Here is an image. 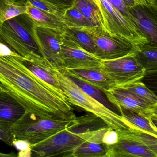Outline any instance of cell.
<instances>
[{
    "instance_id": "obj_1",
    "label": "cell",
    "mask_w": 157,
    "mask_h": 157,
    "mask_svg": "<svg viewBox=\"0 0 157 157\" xmlns=\"http://www.w3.org/2000/svg\"><path fill=\"white\" fill-rule=\"evenodd\" d=\"M19 54L0 39V87L26 111L44 118H76L67 97L38 78L18 59Z\"/></svg>"
},
{
    "instance_id": "obj_2",
    "label": "cell",
    "mask_w": 157,
    "mask_h": 157,
    "mask_svg": "<svg viewBox=\"0 0 157 157\" xmlns=\"http://www.w3.org/2000/svg\"><path fill=\"white\" fill-rule=\"evenodd\" d=\"M34 22L26 14L4 21L0 39L26 60L34 62L44 61L33 35Z\"/></svg>"
},
{
    "instance_id": "obj_3",
    "label": "cell",
    "mask_w": 157,
    "mask_h": 157,
    "mask_svg": "<svg viewBox=\"0 0 157 157\" xmlns=\"http://www.w3.org/2000/svg\"><path fill=\"white\" fill-rule=\"evenodd\" d=\"M61 88L71 105L83 109L101 118L113 130H128L135 129L120 114L111 110L90 96L83 92L61 70H56Z\"/></svg>"
},
{
    "instance_id": "obj_4",
    "label": "cell",
    "mask_w": 157,
    "mask_h": 157,
    "mask_svg": "<svg viewBox=\"0 0 157 157\" xmlns=\"http://www.w3.org/2000/svg\"><path fill=\"white\" fill-rule=\"evenodd\" d=\"M73 120L44 118L26 111L22 118L13 125L15 138L26 140L32 146L34 145L67 129Z\"/></svg>"
},
{
    "instance_id": "obj_5",
    "label": "cell",
    "mask_w": 157,
    "mask_h": 157,
    "mask_svg": "<svg viewBox=\"0 0 157 157\" xmlns=\"http://www.w3.org/2000/svg\"><path fill=\"white\" fill-rule=\"evenodd\" d=\"M79 28L90 36L96 47L95 55L101 61L131 55L135 53L138 48L125 38L110 33L98 26Z\"/></svg>"
},
{
    "instance_id": "obj_6",
    "label": "cell",
    "mask_w": 157,
    "mask_h": 157,
    "mask_svg": "<svg viewBox=\"0 0 157 157\" xmlns=\"http://www.w3.org/2000/svg\"><path fill=\"white\" fill-rule=\"evenodd\" d=\"M95 1L101 13L106 31L125 38L136 47L148 43L131 19L124 15L108 0Z\"/></svg>"
},
{
    "instance_id": "obj_7",
    "label": "cell",
    "mask_w": 157,
    "mask_h": 157,
    "mask_svg": "<svg viewBox=\"0 0 157 157\" xmlns=\"http://www.w3.org/2000/svg\"><path fill=\"white\" fill-rule=\"evenodd\" d=\"M135 53L119 59L102 61L101 72L111 82L112 88L123 87L144 77L146 70L137 61Z\"/></svg>"
},
{
    "instance_id": "obj_8",
    "label": "cell",
    "mask_w": 157,
    "mask_h": 157,
    "mask_svg": "<svg viewBox=\"0 0 157 157\" xmlns=\"http://www.w3.org/2000/svg\"><path fill=\"white\" fill-rule=\"evenodd\" d=\"M85 141L75 134L63 130L32 147V157H72Z\"/></svg>"
},
{
    "instance_id": "obj_9",
    "label": "cell",
    "mask_w": 157,
    "mask_h": 157,
    "mask_svg": "<svg viewBox=\"0 0 157 157\" xmlns=\"http://www.w3.org/2000/svg\"><path fill=\"white\" fill-rule=\"evenodd\" d=\"M61 56L64 69H90L101 71L102 61L82 49L63 33Z\"/></svg>"
},
{
    "instance_id": "obj_10",
    "label": "cell",
    "mask_w": 157,
    "mask_h": 157,
    "mask_svg": "<svg viewBox=\"0 0 157 157\" xmlns=\"http://www.w3.org/2000/svg\"><path fill=\"white\" fill-rule=\"evenodd\" d=\"M33 35L42 57L56 70L64 69L61 56L63 32L40 26L34 23Z\"/></svg>"
},
{
    "instance_id": "obj_11",
    "label": "cell",
    "mask_w": 157,
    "mask_h": 157,
    "mask_svg": "<svg viewBox=\"0 0 157 157\" xmlns=\"http://www.w3.org/2000/svg\"><path fill=\"white\" fill-rule=\"evenodd\" d=\"M130 18L148 44L157 48V7L136 5L129 8Z\"/></svg>"
},
{
    "instance_id": "obj_12",
    "label": "cell",
    "mask_w": 157,
    "mask_h": 157,
    "mask_svg": "<svg viewBox=\"0 0 157 157\" xmlns=\"http://www.w3.org/2000/svg\"><path fill=\"white\" fill-rule=\"evenodd\" d=\"M117 132L119 135L118 142L113 145H106V157H157L144 145Z\"/></svg>"
},
{
    "instance_id": "obj_13",
    "label": "cell",
    "mask_w": 157,
    "mask_h": 157,
    "mask_svg": "<svg viewBox=\"0 0 157 157\" xmlns=\"http://www.w3.org/2000/svg\"><path fill=\"white\" fill-rule=\"evenodd\" d=\"M104 93L110 102L118 109L120 107H122L145 116L146 111L150 106L134 93L125 88H116Z\"/></svg>"
},
{
    "instance_id": "obj_14",
    "label": "cell",
    "mask_w": 157,
    "mask_h": 157,
    "mask_svg": "<svg viewBox=\"0 0 157 157\" xmlns=\"http://www.w3.org/2000/svg\"><path fill=\"white\" fill-rule=\"evenodd\" d=\"M26 112L25 109L5 91H0V122L13 125Z\"/></svg>"
},
{
    "instance_id": "obj_15",
    "label": "cell",
    "mask_w": 157,
    "mask_h": 157,
    "mask_svg": "<svg viewBox=\"0 0 157 157\" xmlns=\"http://www.w3.org/2000/svg\"><path fill=\"white\" fill-rule=\"evenodd\" d=\"M60 70L66 75L78 78L87 84L98 88L103 92L112 88L113 85L111 82L101 71L80 69Z\"/></svg>"
},
{
    "instance_id": "obj_16",
    "label": "cell",
    "mask_w": 157,
    "mask_h": 157,
    "mask_svg": "<svg viewBox=\"0 0 157 157\" xmlns=\"http://www.w3.org/2000/svg\"><path fill=\"white\" fill-rule=\"evenodd\" d=\"M26 14L37 26L64 32L67 27L62 18L44 12L27 2Z\"/></svg>"
},
{
    "instance_id": "obj_17",
    "label": "cell",
    "mask_w": 157,
    "mask_h": 157,
    "mask_svg": "<svg viewBox=\"0 0 157 157\" xmlns=\"http://www.w3.org/2000/svg\"><path fill=\"white\" fill-rule=\"evenodd\" d=\"M107 127H109L108 124L101 118L89 113L75 118L66 130L72 133L78 135Z\"/></svg>"
},
{
    "instance_id": "obj_18",
    "label": "cell",
    "mask_w": 157,
    "mask_h": 157,
    "mask_svg": "<svg viewBox=\"0 0 157 157\" xmlns=\"http://www.w3.org/2000/svg\"><path fill=\"white\" fill-rule=\"evenodd\" d=\"M118 110L120 114L133 126L135 129L141 130L157 138V128L151 118L122 107H120Z\"/></svg>"
},
{
    "instance_id": "obj_19",
    "label": "cell",
    "mask_w": 157,
    "mask_h": 157,
    "mask_svg": "<svg viewBox=\"0 0 157 157\" xmlns=\"http://www.w3.org/2000/svg\"><path fill=\"white\" fill-rule=\"evenodd\" d=\"M74 6L94 26L106 30L101 13L95 0H75Z\"/></svg>"
},
{
    "instance_id": "obj_20",
    "label": "cell",
    "mask_w": 157,
    "mask_h": 157,
    "mask_svg": "<svg viewBox=\"0 0 157 157\" xmlns=\"http://www.w3.org/2000/svg\"><path fill=\"white\" fill-rule=\"evenodd\" d=\"M137 61L146 71L157 70V48L146 43L139 46L135 53Z\"/></svg>"
},
{
    "instance_id": "obj_21",
    "label": "cell",
    "mask_w": 157,
    "mask_h": 157,
    "mask_svg": "<svg viewBox=\"0 0 157 157\" xmlns=\"http://www.w3.org/2000/svg\"><path fill=\"white\" fill-rule=\"evenodd\" d=\"M68 77L86 94L98 100L111 110L117 113H118V112H119L118 109L110 102L102 90L76 77Z\"/></svg>"
},
{
    "instance_id": "obj_22",
    "label": "cell",
    "mask_w": 157,
    "mask_h": 157,
    "mask_svg": "<svg viewBox=\"0 0 157 157\" xmlns=\"http://www.w3.org/2000/svg\"><path fill=\"white\" fill-rule=\"evenodd\" d=\"M63 33L75 41L82 49L95 55V43L90 36L86 31L78 28L67 27Z\"/></svg>"
},
{
    "instance_id": "obj_23",
    "label": "cell",
    "mask_w": 157,
    "mask_h": 157,
    "mask_svg": "<svg viewBox=\"0 0 157 157\" xmlns=\"http://www.w3.org/2000/svg\"><path fill=\"white\" fill-rule=\"evenodd\" d=\"M124 136L141 143L154 152L157 157V138L143 131L136 129L116 131Z\"/></svg>"
},
{
    "instance_id": "obj_24",
    "label": "cell",
    "mask_w": 157,
    "mask_h": 157,
    "mask_svg": "<svg viewBox=\"0 0 157 157\" xmlns=\"http://www.w3.org/2000/svg\"><path fill=\"white\" fill-rule=\"evenodd\" d=\"M107 154L106 145L85 141L75 149L72 157H106Z\"/></svg>"
},
{
    "instance_id": "obj_25",
    "label": "cell",
    "mask_w": 157,
    "mask_h": 157,
    "mask_svg": "<svg viewBox=\"0 0 157 157\" xmlns=\"http://www.w3.org/2000/svg\"><path fill=\"white\" fill-rule=\"evenodd\" d=\"M121 88L134 93L149 106L157 105V96L141 80Z\"/></svg>"
},
{
    "instance_id": "obj_26",
    "label": "cell",
    "mask_w": 157,
    "mask_h": 157,
    "mask_svg": "<svg viewBox=\"0 0 157 157\" xmlns=\"http://www.w3.org/2000/svg\"><path fill=\"white\" fill-rule=\"evenodd\" d=\"M62 18L67 27H69L79 28L95 26L74 6L66 9L64 11Z\"/></svg>"
},
{
    "instance_id": "obj_27",
    "label": "cell",
    "mask_w": 157,
    "mask_h": 157,
    "mask_svg": "<svg viewBox=\"0 0 157 157\" xmlns=\"http://www.w3.org/2000/svg\"><path fill=\"white\" fill-rule=\"evenodd\" d=\"M35 7L44 12L62 18L64 14V10L60 8L57 6L52 4L48 0H26Z\"/></svg>"
},
{
    "instance_id": "obj_28",
    "label": "cell",
    "mask_w": 157,
    "mask_h": 157,
    "mask_svg": "<svg viewBox=\"0 0 157 157\" xmlns=\"http://www.w3.org/2000/svg\"><path fill=\"white\" fill-rule=\"evenodd\" d=\"M109 129V127H107L89 132L80 134L77 135L86 142L103 144V137Z\"/></svg>"
},
{
    "instance_id": "obj_29",
    "label": "cell",
    "mask_w": 157,
    "mask_h": 157,
    "mask_svg": "<svg viewBox=\"0 0 157 157\" xmlns=\"http://www.w3.org/2000/svg\"><path fill=\"white\" fill-rule=\"evenodd\" d=\"M15 139L13 125L0 122V141L12 146Z\"/></svg>"
},
{
    "instance_id": "obj_30",
    "label": "cell",
    "mask_w": 157,
    "mask_h": 157,
    "mask_svg": "<svg viewBox=\"0 0 157 157\" xmlns=\"http://www.w3.org/2000/svg\"><path fill=\"white\" fill-rule=\"evenodd\" d=\"M13 146L19 151L17 156L32 157V145L26 140L15 139Z\"/></svg>"
},
{
    "instance_id": "obj_31",
    "label": "cell",
    "mask_w": 157,
    "mask_h": 157,
    "mask_svg": "<svg viewBox=\"0 0 157 157\" xmlns=\"http://www.w3.org/2000/svg\"><path fill=\"white\" fill-rule=\"evenodd\" d=\"M141 81L157 96V70L146 71Z\"/></svg>"
},
{
    "instance_id": "obj_32",
    "label": "cell",
    "mask_w": 157,
    "mask_h": 157,
    "mask_svg": "<svg viewBox=\"0 0 157 157\" xmlns=\"http://www.w3.org/2000/svg\"><path fill=\"white\" fill-rule=\"evenodd\" d=\"M119 141V135L116 130L109 128V130L104 135L103 143L106 145H113Z\"/></svg>"
},
{
    "instance_id": "obj_33",
    "label": "cell",
    "mask_w": 157,
    "mask_h": 157,
    "mask_svg": "<svg viewBox=\"0 0 157 157\" xmlns=\"http://www.w3.org/2000/svg\"><path fill=\"white\" fill-rule=\"evenodd\" d=\"M115 8H117L124 15L130 18L129 7L123 0H108Z\"/></svg>"
},
{
    "instance_id": "obj_34",
    "label": "cell",
    "mask_w": 157,
    "mask_h": 157,
    "mask_svg": "<svg viewBox=\"0 0 157 157\" xmlns=\"http://www.w3.org/2000/svg\"><path fill=\"white\" fill-rule=\"evenodd\" d=\"M16 0H0V30L4 21L6 11Z\"/></svg>"
},
{
    "instance_id": "obj_35",
    "label": "cell",
    "mask_w": 157,
    "mask_h": 157,
    "mask_svg": "<svg viewBox=\"0 0 157 157\" xmlns=\"http://www.w3.org/2000/svg\"><path fill=\"white\" fill-rule=\"evenodd\" d=\"M62 10L66 9L74 6L75 0H48Z\"/></svg>"
},
{
    "instance_id": "obj_36",
    "label": "cell",
    "mask_w": 157,
    "mask_h": 157,
    "mask_svg": "<svg viewBox=\"0 0 157 157\" xmlns=\"http://www.w3.org/2000/svg\"><path fill=\"white\" fill-rule=\"evenodd\" d=\"M145 116L147 117L149 116H157V105L150 106L146 111Z\"/></svg>"
},
{
    "instance_id": "obj_37",
    "label": "cell",
    "mask_w": 157,
    "mask_h": 157,
    "mask_svg": "<svg viewBox=\"0 0 157 157\" xmlns=\"http://www.w3.org/2000/svg\"><path fill=\"white\" fill-rule=\"evenodd\" d=\"M137 5H155L153 0H134Z\"/></svg>"
},
{
    "instance_id": "obj_38",
    "label": "cell",
    "mask_w": 157,
    "mask_h": 157,
    "mask_svg": "<svg viewBox=\"0 0 157 157\" xmlns=\"http://www.w3.org/2000/svg\"><path fill=\"white\" fill-rule=\"evenodd\" d=\"M123 1H124L126 3V4L129 6V8L132 7L133 6L136 5H137L134 0H123Z\"/></svg>"
},
{
    "instance_id": "obj_39",
    "label": "cell",
    "mask_w": 157,
    "mask_h": 157,
    "mask_svg": "<svg viewBox=\"0 0 157 157\" xmlns=\"http://www.w3.org/2000/svg\"><path fill=\"white\" fill-rule=\"evenodd\" d=\"M16 156H17V155L14 153L4 154V153H0V157H13Z\"/></svg>"
},
{
    "instance_id": "obj_40",
    "label": "cell",
    "mask_w": 157,
    "mask_h": 157,
    "mask_svg": "<svg viewBox=\"0 0 157 157\" xmlns=\"http://www.w3.org/2000/svg\"><path fill=\"white\" fill-rule=\"evenodd\" d=\"M149 118H151V120H152L153 123H154V124H155V126L157 128V120H155V119H153V118H151V117H149Z\"/></svg>"
},
{
    "instance_id": "obj_41",
    "label": "cell",
    "mask_w": 157,
    "mask_h": 157,
    "mask_svg": "<svg viewBox=\"0 0 157 157\" xmlns=\"http://www.w3.org/2000/svg\"><path fill=\"white\" fill-rule=\"evenodd\" d=\"M155 3V6L157 7V0H153Z\"/></svg>"
},
{
    "instance_id": "obj_42",
    "label": "cell",
    "mask_w": 157,
    "mask_h": 157,
    "mask_svg": "<svg viewBox=\"0 0 157 157\" xmlns=\"http://www.w3.org/2000/svg\"><path fill=\"white\" fill-rule=\"evenodd\" d=\"M151 117V118H153V119H155V120H157V116H149V117Z\"/></svg>"
},
{
    "instance_id": "obj_43",
    "label": "cell",
    "mask_w": 157,
    "mask_h": 157,
    "mask_svg": "<svg viewBox=\"0 0 157 157\" xmlns=\"http://www.w3.org/2000/svg\"><path fill=\"white\" fill-rule=\"evenodd\" d=\"M1 90H2V89H1V87H0V91H1Z\"/></svg>"
}]
</instances>
